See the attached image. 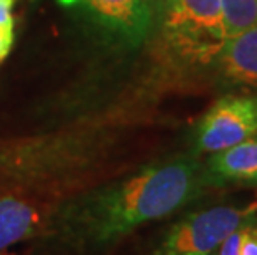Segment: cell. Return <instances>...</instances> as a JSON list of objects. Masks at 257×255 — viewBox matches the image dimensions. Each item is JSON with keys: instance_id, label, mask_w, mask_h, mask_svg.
I'll return each mask as SVG.
<instances>
[{"instance_id": "7", "label": "cell", "mask_w": 257, "mask_h": 255, "mask_svg": "<svg viewBox=\"0 0 257 255\" xmlns=\"http://www.w3.org/2000/svg\"><path fill=\"white\" fill-rule=\"evenodd\" d=\"M204 174L211 189L231 184H257V133L239 144L209 154Z\"/></svg>"}, {"instance_id": "11", "label": "cell", "mask_w": 257, "mask_h": 255, "mask_svg": "<svg viewBox=\"0 0 257 255\" xmlns=\"http://www.w3.org/2000/svg\"><path fill=\"white\" fill-rule=\"evenodd\" d=\"M14 45V27H0V62L9 55Z\"/></svg>"}, {"instance_id": "3", "label": "cell", "mask_w": 257, "mask_h": 255, "mask_svg": "<svg viewBox=\"0 0 257 255\" xmlns=\"http://www.w3.org/2000/svg\"><path fill=\"white\" fill-rule=\"evenodd\" d=\"M257 217V202L211 205L183 215L169 227L151 255H212L237 229Z\"/></svg>"}, {"instance_id": "2", "label": "cell", "mask_w": 257, "mask_h": 255, "mask_svg": "<svg viewBox=\"0 0 257 255\" xmlns=\"http://www.w3.org/2000/svg\"><path fill=\"white\" fill-rule=\"evenodd\" d=\"M153 7L171 55L211 67L227 40L221 0H153Z\"/></svg>"}, {"instance_id": "4", "label": "cell", "mask_w": 257, "mask_h": 255, "mask_svg": "<svg viewBox=\"0 0 257 255\" xmlns=\"http://www.w3.org/2000/svg\"><path fill=\"white\" fill-rule=\"evenodd\" d=\"M257 133V96L224 95L204 115L194 129L191 153L212 154L239 144Z\"/></svg>"}, {"instance_id": "12", "label": "cell", "mask_w": 257, "mask_h": 255, "mask_svg": "<svg viewBox=\"0 0 257 255\" xmlns=\"http://www.w3.org/2000/svg\"><path fill=\"white\" fill-rule=\"evenodd\" d=\"M14 4L15 0H0V27H14Z\"/></svg>"}, {"instance_id": "8", "label": "cell", "mask_w": 257, "mask_h": 255, "mask_svg": "<svg viewBox=\"0 0 257 255\" xmlns=\"http://www.w3.org/2000/svg\"><path fill=\"white\" fill-rule=\"evenodd\" d=\"M211 67L224 85L257 90V25L227 39Z\"/></svg>"}, {"instance_id": "1", "label": "cell", "mask_w": 257, "mask_h": 255, "mask_svg": "<svg viewBox=\"0 0 257 255\" xmlns=\"http://www.w3.org/2000/svg\"><path fill=\"white\" fill-rule=\"evenodd\" d=\"M209 189L204 162L193 153L150 162L62 202L40 240L76 255L105 252L138 227L188 207Z\"/></svg>"}, {"instance_id": "10", "label": "cell", "mask_w": 257, "mask_h": 255, "mask_svg": "<svg viewBox=\"0 0 257 255\" xmlns=\"http://www.w3.org/2000/svg\"><path fill=\"white\" fill-rule=\"evenodd\" d=\"M237 255H257V217L239 229Z\"/></svg>"}, {"instance_id": "9", "label": "cell", "mask_w": 257, "mask_h": 255, "mask_svg": "<svg viewBox=\"0 0 257 255\" xmlns=\"http://www.w3.org/2000/svg\"><path fill=\"white\" fill-rule=\"evenodd\" d=\"M227 39L257 25V0H221Z\"/></svg>"}, {"instance_id": "6", "label": "cell", "mask_w": 257, "mask_h": 255, "mask_svg": "<svg viewBox=\"0 0 257 255\" xmlns=\"http://www.w3.org/2000/svg\"><path fill=\"white\" fill-rule=\"evenodd\" d=\"M62 202L19 192H0V252L14 243L42 238Z\"/></svg>"}, {"instance_id": "5", "label": "cell", "mask_w": 257, "mask_h": 255, "mask_svg": "<svg viewBox=\"0 0 257 255\" xmlns=\"http://www.w3.org/2000/svg\"><path fill=\"white\" fill-rule=\"evenodd\" d=\"M118 45L138 47L155 24L153 0H58Z\"/></svg>"}, {"instance_id": "13", "label": "cell", "mask_w": 257, "mask_h": 255, "mask_svg": "<svg viewBox=\"0 0 257 255\" xmlns=\"http://www.w3.org/2000/svg\"><path fill=\"white\" fill-rule=\"evenodd\" d=\"M212 255H217V252H216V253H212Z\"/></svg>"}]
</instances>
